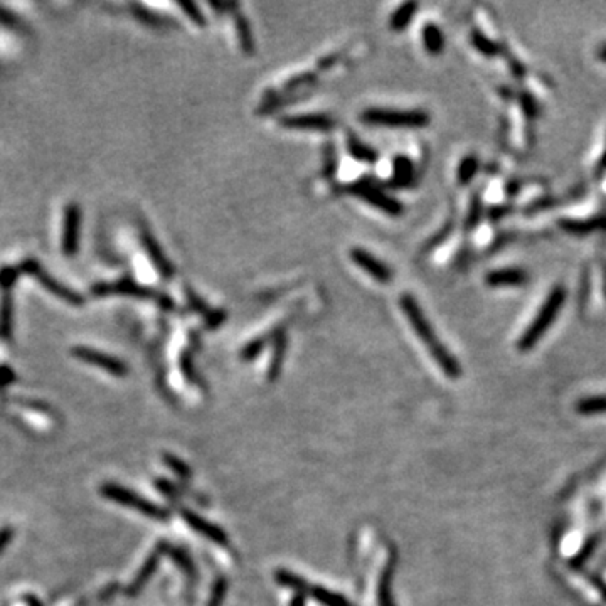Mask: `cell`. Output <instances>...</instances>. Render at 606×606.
Returning a JSON list of instances; mask_svg holds the SVG:
<instances>
[{"label":"cell","mask_w":606,"mask_h":606,"mask_svg":"<svg viewBox=\"0 0 606 606\" xmlns=\"http://www.w3.org/2000/svg\"><path fill=\"white\" fill-rule=\"evenodd\" d=\"M399 305H401L404 315H406L408 320H410L413 330L416 332V335L420 337V339L423 340V344L428 347L430 354L433 356L434 361H437L439 369H442L448 377H451V379H458V377L461 376L460 362H458L456 359L448 352V349L439 342L437 334H434L433 327H431L428 318L425 317L423 310H421L420 303L415 300V296L410 293H403L401 298H399Z\"/></svg>","instance_id":"1"},{"label":"cell","mask_w":606,"mask_h":606,"mask_svg":"<svg viewBox=\"0 0 606 606\" xmlns=\"http://www.w3.org/2000/svg\"><path fill=\"white\" fill-rule=\"evenodd\" d=\"M566 302V290L563 286H556L549 291L547 298L542 303V307L539 308L537 315L534 317L531 325L527 327V330L524 332L522 337L519 339L517 347L520 352H527L536 345L539 340L542 339V335L549 330V327L554 323L556 317L559 315V310Z\"/></svg>","instance_id":"2"},{"label":"cell","mask_w":606,"mask_h":606,"mask_svg":"<svg viewBox=\"0 0 606 606\" xmlns=\"http://www.w3.org/2000/svg\"><path fill=\"white\" fill-rule=\"evenodd\" d=\"M364 123L391 128H423L430 125V115L421 110H379L371 108L361 115Z\"/></svg>","instance_id":"3"},{"label":"cell","mask_w":606,"mask_h":606,"mask_svg":"<svg viewBox=\"0 0 606 606\" xmlns=\"http://www.w3.org/2000/svg\"><path fill=\"white\" fill-rule=\"evenodd\" d=\"M93 295L96 296H108V295H127V296H133V298H142V300H154L160 305V307L170 310L174 307L172 300L169 298L167 295L159 293V291L148 288V286H143L140 283L128 280V278H125V280H118L113 283H98V285H94L93 288Z\"/></svg>","instance_id":"4"},{"label":"cell","mask_w":606,"mask_h":606,"mask_svg":"<svg viewBox=\"0 0 606 606\" xmlns=\"http://www.w3.org/2000/svg\"><path fill=\"white\" fill-rule=\"evenodd\" d=\"M101 493L106 498H110V500L116 502V504L138 510L140 514L147 515V517H150V519L165 520L169 517L167 510L160 509V507L154 504V502H148L147 498H143L142 495H138V493L128 490V488L121 487V485L103 483Z\"/></svg>","instance_id":"5"},{"label":"cell","mask_w":606,"mask_h":606,"mask_svg":"<svg viewBox=\"0 0 606 606\" xmlns=\"http://www.w3.org/2000/svg\"><path fill=\"white\" fill-rule=\"evenodd\" d=\"M345 192L359 197V199L366 201L367 204L372 206V208L383 211V213L393 215V218H398V215H401L404 213V206L396 199V197L386 194L383 189L377 187L376 184H372L369 181H359V182L349 184V186L345 187Z\"/></svg>","instance_id":"6"},{"label":"cell","mask_w":606,"mask_h":606,"mask_svg":"<svg viewBox=\"0 0 606 606\" xmlns=\"http://www.w3.org/2000/svg\"><path fill=\"white\" fill-rule=\"evenodd\" d=\"M19 269L21 271L27 273V275L34 276L35 280H39L40 285H43L47 291H51V293L56 295L57 298L64 300V302L71 303V305L83 303V296H81L79 293H76L74 290H71V288H67V286L61 285V283L57 280H54L52 276H49L47 273L44 271V268L40 266V264L35 262V259H30V258L24 259V262L21 263Z\"/></svg>","instance_id":"7"},{"label":"cell","mask_w":606,"mask_h":606,"mask_svg":"<svg viewBox=\"0 0 606 606\" xmlns=\"http://www.w3.org/2000/svg\"><path fill=\"white\" fill-rule=\"evenodd\" d=\"M71 354L76 359H79V361L89 364V366L98 367V369L110 372V374H113L116 377H125L128 372L127 364L123 361H120V359H116L113 356H110V354L100 352V350L96 349H89V347H73L71 350Z\"/></svg>","instance_id":"8"},{"label":"cell","mask_w":606,"mask_h":606,"mask_svg":"<svg viewBox=\"0 0 606 606\" xmlns=\"http://www.w3.org/2000/svg\"><path fill=\"white\" fill-rule=\"evenodd\" d=\"M79 228H81V209L78 204H67L64 208V221H62V253L74 256L79 248Z\"/></svg>","instance_id":"9"},{"label":"cell","mask_w":606,"mask_h":606,"mask_svg":"<svg viewBox=\"0 0 606 606\" xmlns=\"http://www.w3.org/2000/svg\"><path fill=\"white\" fill-rule=\"evenodd\" d=\"M280 127L288 130H313V132H329L335 127V121L327 115L305 113L288 115L280 120Z\"/></svg>","instance_id":"10"},{"label":"cell","mask_w":606,"mask_h":606,"mask_svg":"<svg viewBox=\"0 0 606 606\" xmlns=\"http://www.w3.org/2000/svg\"><path fill=\"white\" fill-rule=\"evenodd\" d=\"M350 258H352V262L356 263L359 268L364 269V271L374 278V280L381 283H388L389 280H393V271H391L388 264H384L381 259H377L376 256H372L369 251L362 248H354L350 251Z\"/></svg>","instance_id":"11"},{"label":"cell","mask_w":606,"mask_h":606,"mask_svg":"<svg viewBox=\"0 0 606 606\" xmlns=\"http://www.w3.org/2000/svg\"><path fill=\"white\" fill-rule=\"evenodd\" d=\"M140 241H142L143 249H145L148 258H150L152 264H154L157 271H159V275L162 278H172L174 276L172 263L169 262V258L165 256L164 249H162V246L159 245V241L152 236V232L147 231V229H142Z\"/></svg>","instance_id":"12"},{"label":"cell","mask_w":606,"mask_h":606,"mask_svg":"<svg viewBox=\"0 0 606 606\" xmlns=\"http://www.w3.org/2000/svg\"><path fill=\"white\" fill-rule=\"evenodd\" d=\"M182 517L189 524V527L194 529L196 532L202 534V536H204L206 539H209V541H213V542H215V544H221V546L228 544L226 532H224L221 527H218V525L209 522V520L202 519L201 515H197L191 510H182Z\"/></svg>","instance_id":"13"},{"label":"cell","mask_w":606,"mask_h":606,"mask_svg":"<svg viewBox=\"0 0 606 606\" xmlns=\"http://www.w3.org/2000/svg\"><path fill=\"white\" fill-rule=\"evenodd\" d=\"M487 285L492 288H515V286H524L529 276L524 269L519 268H504L493 269L487 275Z\"/></svg>","instance_id":"14"},{"label":"cell","mask_w":606,"mask_h":606,"mask_svg":"<svg viewBox=\"0 0 606 606\" xmlns=\"http://www.w3.org/2000/svg\"><path fill=\"white\" fill-rule=\"evenodd\" d=\"M415 182V165L411 159L396 155L393 160V186L408 187Z\"/></svg>","instance_id":"15"},{"label":"cell","mask_w":606,"mask_h":606,"mask_svg":"<svg viewBox=\"0 0 606 606\" xmlns=\"http://www.w3.org/2000/svg\"><path fill=\"white\" fill-rule=\"evenodd\" d=\"M347 152L362 164H376L379 159V154L374 148L359 140V137L354 132H347Z\"/></svg>","instance_id":"16"},{"label":"cell","mask_w":606,"mask_h":606,"mask_svg":"<svg viewBox=\"0 0 606 606\" xmlns=\"http://www.w3.org/2000/svg\"><path fill=\"white\" fill-rule=\"evenodd\" d=\"M235 27H236V35L240 40V46L248 56H253L256 51V44L253 39V33H251V26L248 19L240 12L235 13Z\"/></svg>","instance_id":"17"},{"label":"cell","mask_w":606,"mask_h":606,"mask_svg":"<svg viewBox=\"0 0 606 606\" xmlns=\"http://www.w3.org/2000/svg\"><path fill=\"white\" fill-rule=\"evenodd\" d=\"M273 342H275V350H273L271 364H269V371H268V379L269 381H275L281 372L283 361H285V354H286V334L285 332H281V330L276 332L275 337H273Z\"/></svg>","instance_id":"18"},{"label":"cell","mask_w":606,"mask_h":606,"mask_svg":"<svg viewBox=\"0 0 606 606\" xmlns=\"http://www.w3.org/2000/svg\"><path fill=\"white\" fill-rule=\"evenodd\" d=\"M417 7H420V4L417 2L401 4V6L394 11L393 16H391L389 19L391 29H393L394 33H401V30L406 29V27L410 26V22L413 21V17H415Z\"/></svg>","instance_id":"19"},{"label":"cell","mask_w":606,"mask_h":606,"mask_svg":"<svg viewBox=\"0 0 606 606\" xmlns=\"http://www.w3.org/2000/svg\"><path fill=\"white\" fill-rule=\"evenodd\" d=\"M423 44L425 49L428 51L431 56H438L443 52L444 49V35L442 29L433 22H428L423 27Z\"/></svg>","instance_id":"20"},{"label":"cell","mask_w":606,"mask_h":606,"mask_svg":"<svg viewBox=\"0 0 606 606\" xmlns=\"http://www.w3.org/2000/svg\"><path fill=\"white\" fill-rule=\"evenodd\" d=\"M13 329V303L11 295L4 296L0 303V339L11 340Z\"/></svg>","instance_id":"21"},{"label":"cell","mask_w":606,"mask_h":606,"mask_svg":"<svg viewBox=\"0 0 606 606\" xmlns=\"http://www.w3.org/2000/svg\"><path fill=\"white\" fill-rule=\"evenodd\" d=\"M308 595L312 596L313 600H317L318 603H322L323 606H354L350 601L345 600L342 595L327 590V588L310 586Z\"/></svg>","instance_id":"22"},{"label":"cell","mask_w":606,"mask_h":606,"mask_svg":"<svg viewBox=\"0 0 606 606\" xmlns=\"http://www.w3.org/2000/svg\"><path fill=\"white\" fill-rule=\"evenodd\" d=\"M478 170V159L475 155H466L464 160L460 162L456 170V181L460 186H468L473 181L475 175Z\"/></svg>","instance_id":"23"},{"label":"cell","mask_w":606,"mask_h":606,"mask_svg":"<svg viewBox=\"0 0 606 606\" xmlns=\"http://www.w3.org/2000/svg\"><path fill=\"white\" fill-rule=\"evenodd\" d=\"M317 74L315 73H310V71H305V73H300L293 76V78H290L285 83V86L281 88L283 94H295L298 89L302 88H308L312 86V84L317 83Z\"/></svg>","instance_id":"24"},{"label":"cell","mask_w":606,"mask_h":606,"mask_svg":"<svg viewBox=\"0 0 606 606\" xmlns=\"http://www.w3.org/2000/svg\"><path fill=\"white\" fill-rule=\"evenodd\" d=\"M471 44H473V47L477 49L480 54H483V56L487 57L497 56L498 51H500V46H498L497 43H493L490 38H487L483 33H480V30H473V33H471Z\"/></svg>","instance_id":"25"},{"label":"cell","mask_w":606,"mask_h":606,"mask_svg":"<svg viewBox=\"0 0 606 606\" xmlns=\"http://www.w3.org/2000/svg\"><path fill=\"white\" fill-rule=\"evenodd\" d=\"M576 411L581 415H603L606 413V396L585 398L576 404Z\"/></svg>","instance_id":"26"},{"label":"cell","mask_w":606,"mask_h":606,"mask_svg":"<svg viewBox=\"0 0 606 606\" xmlns=\"http://www.w3.org/2000/svg\"><path fill=\"white\" fill-rule=\"evenodd\" d=\"M275 576H276V581L280 583V585L288 586V588H291V590H295L296 593H307L308 595L310 586L307 585V583H305V579L296 576V574L290 573V571H285V569H280V571H276Z\"/></svg>","instance_id":"27"},{"label":"cell","mask_w":606,"mask_h":606,"mask_svg":"<svg viewBox=\"0 0 606 606\" xmlns=\"http://www.w3.org/2000/svg\"><path fill=\"white\" fill-rule=\"evenodd\" d=\"M157 559H159V554H154L150 559L147 561L145 566L142 568V571L137 574V578H135L133 585L130 586V595H135V591H138L140 588L145 585L147 579L152 576V573L155 571V566H157Z\"/></svg>","instance_id":"28"},{"label":"cell","mask_w":606,"mask_h":606,"mask_svg":"<svg viewBox=\"0 0 606 606\" xmlns=\"http://www.w3.org/2000/svg\"><path fill=\"white\" fill-rule=\"evenodd\" d=\"M266 344H268L266 337H256V339L246 344L245 349L241 350V359H245V361H253V359H256L263 352L264 347H266Z\"/></svg>","instance_id":"29"},{"label":"cell","mask_w":606,"mask_h":606,"mask_svg":"<svg viewBox=\"0 0 606 606\" xmlns=\"http://www.w3.org/2000/svg\"><path fill=\"white\" fill-rule=\"evenodd\" d=\"M177 4H179V7H181L182 11H184V13H186V16L189 17V19H191L192 22H194L196 26L204 27L206 24H208V21H206L204 13H202V12L199 11V7H197V4H194V2H189V0H179Z\"/></svg>","instance_id":"30"},{"label":"cell","mask_w":606,"mask_h":606,"mask_svg":"<svg viewBox=\"0 0 606 606\" xmlns=\"http://www.w3.org/2000/svg\"><path fill=\"white\" fill-rule=\"evenodd\" d=\"M377 600H379V606H394L393 595H391V571L383 574L381 585L377 588Z\"/></svg>","instance_id":"31"},{"label":"cell","mask_w":606,"mask_h":606,"mask_svg":"<svg viewBox=\"0 0 606 606\" xmlns=\"http://www.w3.org/2000/svg\"><path fill=\"white\" fill-rule=\"evenodd\" d=\"M133 16H137L138 21H142L143 24H148L152 27H159L160 24L164 26V21H160L154 12L147 11L142 6H133Z\"/></svg>","instance_id":"32"},{"label":"cell","mask_w":606,"mask_h":606,"mask_svg":"<svg viewBox=\"0 0 606 606\" xmlns=\"http://www.w3.org/2000/svg\"><path fill=\"white\" fill-rule=\"evenodd\" d=\"M21 273L19 268H11L6 266L0 269V288H4L6 291H9L12 288L13 285H16L17 275Z\"/></svg>","instance_id":"33"},{"label":"cell","mask_w":606,"mask_h":606,"mask_svg":"<svg viewBox=\"0 0 606 606\" xmlns=\"http://www.w3.org/2000/svg\"><path fill=\"white\" fill-rule=\"evenodd\" d=\"M186 293H187V302H189V305H191V308L196 310L197 313H202V315H204V318L208 317L209 312L213 308H209L208 305H206L204 300H202L201 296L197 295V293H194V291H192L191 288H187Z\"/></svg>","instance_id":"34"},{"label":"cell","mask_w":606,"mask_h":606,"mask_svg":"<svg viewBox=\"0 0 606 606\" xmlns=\"http://www.w3.org/2000/svg\"><path fill=\"white\" fill-rule=\"evenodd\" d=\"M480 218H482V202L477 196L473 197V201H471L470 204V213L468 218H466V228H473L477 226V223L480 221Z\"/></svg>","instance_id":"35"},{"label":"cell","mask_w":606,"mask_h":606,"mask_svg":"<svg viewBox=\"0 0 606 606\" xmlns=\"http://www.w3.org/2000/svg\"><path fill=\"white\" fill-rule=\"evenodd\" d=\"M520 105H522L524 113L527 115L529 118H534V116H536L539 113L537 103H536V100H534V98L529 93H524L522 96H520Z\"/></svg>","instance_id":"36"},{"label":"cell","mask_w":606,"mask_h":606,"mask_svg":"<svg viewBox=\"0 0 606 606\" xmlns=\"http://www.w3.org/2000/svg\"><path fill=\"white\" fill-rule=\"evenodd\" d=\"M337 169V157L334 152V147L327 145L325 148V165H323V174L327 175V177H332V174L335 172Z\"/></svg>","instance_id":"37"},{"label":"cell","mask_w":606,"mask_h":606,"mask_svg":"<svg viewBox=\"0 0 606 606\" xmlns=\"http://www.w3.org/2000/svg\"><path fill=\"white\" fill-rule=\"evenodd\" d=\"M226 320V312L224 310H211L209 315L206 317V325L208 329H218L223 325V322Z\"/></svg>","instance_id":"38"},{"label":"cell","mask_w":606,"mask_h":606,"mask_svg":"<svg viewBox=\"0 0 606 606\" xmlns=\"http://www.w3.org/2000/svg\"><path fill=\"white\" fill-rule=\"evenodd\" d=\"M165 461H167V465L170 466V468H172L174 471H177L181 477H186V478L191 477V470H189V466L186 464H182L181 460H177V458L167 455L165 456Z\"/></svg>","instance_id":"39"},{"label":"cell","mask_w":606,"mask_h":606,"mask_svg":"<svg viewBox=\"0 0 606 606\" xmlns=\"http://www.w3.org/2000/svg\"><path fill=\"white\" fill-rule=\"evenodd\" d=\"M13 379H16V374H13V371L11 367H0V389L7 388L9 384L13 383Z\"/></svg>","instance_id":"40"},{"label":"cell","mask_w":606,"mask_h":606,"mask_svg":"<svg viewBox=\"0 0 606 606\" xmlns=\"http://www.w3.org/2000/svg\"><path fill=\"white\" fill-rule=\"evenodd\" d=\"M12 536H13V531L11 527L0 529V554H2L4 549L9 546V542L12 541Z\"/></svg>","instance_id":"41"},{"label":"cell","mask_w":606,"mask_h":606,"mask_svg":"<svg viewBox=\"0 0 606 606\" xmlns=\"http://www.w3.org/2000/svg\"><path fill=\"white\" fill-rule=\"evenodd\" d=\"M450 228H451V226H450V224H448L447 228H443V229H442V232H439V235L434 236L433 240H430L428 245H426V249H431V248H434V246H438L439 242L443 241V237H447L448 235H450Z\"/></svg>","instance_id":"42"},{"label":"cell","mask_w":606,"mask_h":606,"mask_svg":"<svg viewBox=\"0 0 606 606\" xmlns=\"http://www.w3.org/2000/svg\"><path fill=\"white\" fill-rule=\"evenodd\" d=\"M209 6L215 9V11H221V12L235 11V9H237V4L235 2H219V0H215V2H209Z\"/></svg>","instance_id":"43"},{"label":"cell","mask_w":606,"mask_h":606,"mask_svg":"<svg viewBox=\"0 0 606 606\" xmlns=\"http://www.w3.org/2000/svg\"><path fill=\"white\" fill-rule=\"evenodd\" d=\"M26 601L29 606H43V603H40V601L35 598V596H27Z\"/></svg>","instance_id":"44"},{"label":"cell","mask_w":606,"mask_h":606,"mask_svg":"<svg viewBox=\"0 0 606 606\" xmlns=\"http://www.w3.org/2000/svg\"><path fill=\"white\" fill-rule=\"evenodd\" d=\"M598 56H600V60H601V61H606V44H605V46H601V47H600Z\"/></svg>","instance_id":"45"},{"label":"cell","mask_w":606,"mask_h":606,"mask_svg":"<svg viewBox=\"0 0 606 606\" xmlns=\"http://www.w3.org/2000/svg\"><path fill=\"white\" fill-rule=\"evenodd\" d=\"M303 605V601H302V598H298V600H293V603H291V606H302Z\"/></svg>","instance_id":"46"},{"label":"cell","mask_w":606,"mask_h":606,"mask_svg":"<svg viewBox=\"0 0 606 606\" xmlns=\"http://www.w3.org/2000/svg\"><path fill=\"white\" fill-rule=\"evenodd\" d=\"M601 167L606 169V150H605V155L601 157Z\"/></svg>","instance_id":"47"}]
</instances>
